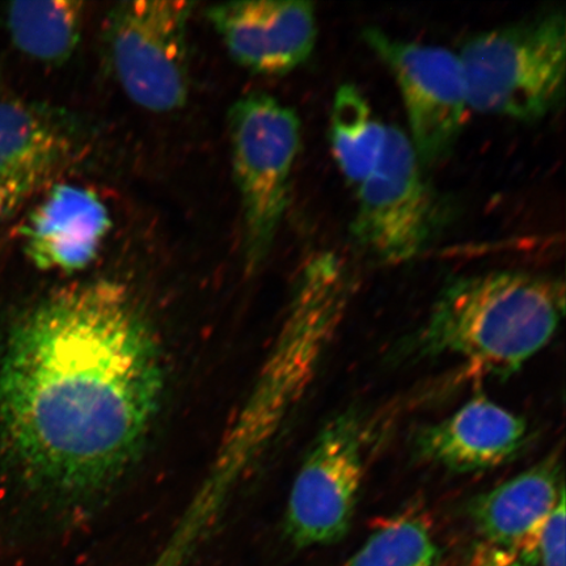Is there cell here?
<instances>
[{"mask_svg": "<svg viewBox=\"0 0 566 566\" xmlns=\"http://www.w3.org/2000/svg\"><path fill=\"white\" fill-rule=\"evenodd\" d=\"M527 422L485 396H476L448 419L428 424L415 438L424 462L457 473L495 469L525 448Z\"/></svg>", "mask_w": 566, "mask_h": 566, "instance_id": "12", "label": "cell"}, {"mask_svg": "<svg viewBox=\"0 0 566 566\" xmlns=\"http://www.w3.org/2000/svg\"><path fill=\"white\" fill-rule=\"evenodd\" d=\"M166 389L158 337L123 283L44 296L0 336V493L49 502L129 469Z\"/></svg>", "mask_w": 566, "mask_h": 566, "instance_id": "1", "label": "cell"}, {"mask_svg": "<svg viewBox=\"0 0 566 566\" xmlns=\"http://www.w3.org/2000/svg\"><path fill=\"white\" fill-rule=\"evenodd\" d=\"M565 499L563 465L554 452L520 475L478 495L469 514L484 543L537 564V546L546 521Z\"/></svg>", "mask_w": 566, "mask_h": 566, "instance_id": "11", "label": "cell"}, {"mask_svg": "<svg viewBox=\"0 0 566 566\" xmlns=\"http://www.w3.org/2000/svg\"><path fill=\"white\" fill-rule=\"evenodd\" d=\"M387 129L363 92L353 84L338 87L332 105L329 140L339 171L350 186L357 188L377 167Z\"/></svg>", "mask_w": 566, "mask_h": 566, "instance_id": "15", "label": "cell"}, {"mask_svg": "<svg viewBox=\"0 0 566 566\" xmlns=\"http://www.w3.org/2000/svg\"><path fill=\"white\" fill-rule=\"evenodd\" d=\"M195 3L132 0L105 21L106 54L118 86L139 108L166 115L189 96L188 24Z\"/></svg>", "mask_w": 566, "mask_h": 566, "instance_id": "5", "label": "cell"}, {"mask_svg": "<svg viewBox=\"0 0 566 566\" xmlns=\"http://www.w3.org/2000/svg\"><path fill=\"white\" fill-rule=\"evenodd\" d=\"M421 166L405 130L388 126L377 167L357 187L353 237L384 263L412 260L434 231L436 202Z\"/></svg>", "mask_w": 566, "mask_h": 566, "instance_id": "6", "label": "cell"}, {"mask_svg": "<svg viewBox=\"0 0 566 566\" xmlns=\"http://www.w3.org/2000/svg\"><path fill=\"white\" fill-rule=\"evenodd\" d=\"M111 229L109 210L94 190L59 184L20 231L27 258L40 271L76 273L94 263Z\"/></svg>", "mask_w": 566, "mask_h": 566, "instance_id": "10", "label": "cell"}, {"mask_svg": "<svg viewBox=\"0 0 566 566\" xmlns=\"http://www.w3.org/2000/svg\"><path fill=\"white\" fill-rule=\"evenodd\" d=\"M438 558L428 523L406 514L375 531L345 566H436Z\"/></svg>", "mask_w": 566, "mask_h": 566, "instance_id": "16", "label": "cell"}, {"mask_svg": "<svg viewBox=\"0 0 566 566\" xmlns=\"http://www.w3.org/2000/svg\"><path fill=\"white\" fill-rule=\"evenodd\" d=\"M473 566H527L520 557L511 554V552L495 548L490 544H480L473 552Z\"/></svg>", "mask_w": 566, "mask_h": 566, "instance_id": "18", "label": "cell"}, {"mask_svg": "<svg viewBox=\"0 0 566 566\" xmlns=\"http://www.w3.org/2000/svg\"><path fill=\"white\" fill-rule=\"evenodd\" d=\"M364 39L398 82L408 137L421 165L448 157L470 109L459 55L442 46L395 39L377 27L366 28Z\"/></svg>", "mask_w": 566, "mask_h": 566, "instance_id": "8", "label": "cell"}, {"mask_svg": "<svg viewBox=\"0 0 566 566\" xmlns=\"http://www.w3.org/2000/svg\"><path fill=\"white\" fill-rule=\"evenodd\" d=\"M86 3L77 0L15 2L6 11L11 40L30 59L61 66L76 51L82 38Z\"/></svg>", "mask_w": 566, "mask_h": 566, "instance_id": "14", "label": "cell"}, {"mask_svg": "<svg viewBox=\"0 0 566 566\" xmlns=\"http://www.w3.org/2000/svg\"><path fill=\"white\" fill-rule=\"evenodd\" d=\"M73 142L52 116L0 98V219L15 212L59 171Z\"/></svg>", "mask_w": 566, "mask_h": 566, "instance_id": "13", "label": "cell"}, {"mask_svg": "<svg viewBox=\"0 0 566 566\" xmlns=\"http://www.w3.org/2000/svg\"><path fill=\"white\" fill-rule=\"evenodd\" d=\"M462 63L470 109L536 122L564 96L566 20L547 12L467 41Z\"/></svg>", "mask_w": 566, "mask_h": 566, "instance_id": "3", "label": "cell"}, {"mask_svg": "<svg viewBox=\"0 0 566 566\" xmlns=\"http://www.w3.org/2000/svg\"><path fill=\"white\" fill-rule=\"evenodd\" d=\"M565 499L551 513L537 546V563L542 566H565Z\"/></svg>", "mask_w": 566, "mask_h": 566, "instance_id": "17", "label": "cell"}, {"mask_svg": "<svg viewBox=\"0 0 566 566\" xmlns=\"http://www.w3.org/2000/svg\"><path fill=\"white\" fill-rule=\"evenodd\" d=\"M228 118L245 264L254 271L271 253L287 209L301 122L295 111L263 91L239 97Z\"/></svg>", "mask_w": 566, "mask_h": 566, "instance_id": "4", "label": "cell"}, {"mask_svg": "<svg viewBox=\"0 0 566 566\" xmlns=\"http://www.w3.org/2000/svg\"><path fill=\"white\" fill-rule=\"evenodd\" d=\"M365 476V429L345 412L322 429L290 491L285 530L294 546L342 541L352 526Z\"/></svg>", "mask_w": 566, "mask_h": 566, "instance_id": "7", "label": "cell"}, {"mask_svg": "<svg viewBox=\"0 0 566 566\" xmlns=\"http://www.w3.org/2000/svg\"><path fill=\"white\" fill-rule=\"evenodd\" d=\"M209 23L231 59L259 75H285L314 52V4L303 0H256L210 6Z\"/></svg>", "mask_w": 566, "mask_h": 566, "instance_id": "9", "label": "cell"}, {"mask_svg": "<svg viewBox=\"0 0 566 566\" xmlns=\"http://www.w3.org/2000/svg\"><path fill=\"white\" fill-rule=\"evenodd\" d=\"M564 313L565 287L556 279L469 275L443 289L413 346L421 357H458L481 374L507 378L546 348Z\"/></svg>", "mask_w": 566, "mask_h": 566, "instance_id": "2", "label": "cell"}]
</instances>
